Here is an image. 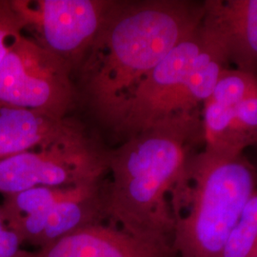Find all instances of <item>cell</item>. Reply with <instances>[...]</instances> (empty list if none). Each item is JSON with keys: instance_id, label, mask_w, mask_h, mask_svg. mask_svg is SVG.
Instances as JSON below:
<instances>
[{"instance_id": "obj_1", "label": "cell", "mask_w": 257, "mask_h": 257, "mask_svg": "<svg viewBox=\"0 0 257 257\" xmlns=\"http://www.w3.org/2000/svg\"><path fill=\"white\" fill-rule=\"evenodd\" d=\"M203 17L204 1H112L77 66L93 113L105 122L135 85L197 31Z\"/></svg>"}, {"instance_id": "obj_2", "label": "cell", "mask_w": 257, "mask_h": 257, "mask_svg": "<svg viewBox=\"0 0 257 257\" xmlns=\"http://www.w3.org/2000/svg\"><path fill=\"white\" fill-rule=\"evenodd\" d=\"M203 147L199 109L158 123L108 150L107 222L172 248L175 220L170 194L189 158Z\"/></svg>"}, {"instance_id": "obj_3", "label": "cell", "mask_w": 257, "mask_h": 257, "mask_svg": "<svg viewBox=\"0 0 257 257\" xmlns=\"http://www.w3.org/2000/svg\"><path fill=\"white\" fill-rule=\"evenodd\" d=\"M256 185L257 169L244 154L194 153L170 194L175 256L220 257Z\"/></svg>"}, {"instance_id": "obj_4", "label": "cell", "mask_w": 257, "mask_h": 257, "mask_svg": "<svg viewBox=\"0 0 257 257\" xmlns=\"http://www.w3.org/2000/svg\"><path fill=\"white\" fill-rule=\"evenodd\" d=\"M228 65L200 25L120 99L104 123L125 140L199 110Z\"/></svg>"}, {"instance_id": "obj_5", "label": "cell", "mask_w": 257, "mask_h": 257, "mask_svg": "<svg viewBox=\"0 0 257 257\" xmlns=\"http://www.w3.org/2000/svg\"><path fill=\"white\" fill-rule=\"evenodd\" d=\"M106 184L37 187L3 195L0 210L23 244L38 249L85 227L107 222Z\"/></svg>"}, {"instance_id": "obj_6", "label": "cell", "mask_w": 257, "mask_h": 257, "mask_svg": "<svg viewBox=\"0 0 257 257\" xmlns=\"http://www.w3.org/2000/svg\"><path fill=\"white\" fill-rule=\"evenodd\" d=\"M73 70L34 38L19 34L0 66V106L67 117L79 97Z\"/></svg>"}, {"instance_id": "obj_7", "label": "cell", "mask_w": 257, "mask_h": 257, "mask_svg": "<svg viewBox=\"0 0 257 257\" xmlns=\"http://www.w3.org/2000/svg\"><path fill=\"white\" fill-rule=\"evenodd\" d=\"M108 175V150L92 138L24 152L0 161V193L37 187H72Z\"/></svg>"}, {"instance_id": "obj_8", "label": "cell", "mask_w": 257, "mask_h": 257, "mask_svg": "<svg viewBox=\"0 0 257 257\" xmlns=\"http://www.w3.org/2000/svg\"><path fill=\"white\" fill-rule=\"evenodd\" d=\"M35 40L73 68L99 32L112 0H11Z\"/></svg>"}, {"instance_id": "obj_9", "label": "cell", "mask_w": 257, "mask_h": 257, "mask_svg": "<svg viewBox=\"0 0 257 257\" xmlns=\"http://www.w3.org/2000/svg\"><path fill=\"white\" fill-rule=\"evenodd\" d=\"M204 148L240 155L257 145V74L225 68L201 106Z\"/></svg>"}, {"instance_id": "obj_10", "label": "cell", "mask_w": 257, "mask_h": 257, "mask_svg": "<svg viewBox=\"0 0 257 257\" xmlns=\"http://www.w3.org/2000/svg\"><path fill=\"white\" fill-rule=\"evenodd\" d=\"M201 27L229 64L257 74V0H204Z\"/></svg>"}, {"instance_id": "obj_11", "label": "cell", "mask_w": 257, "mask_h": 257, "mask_svg": "<svg viewBox=\"0 0 257 257\" xmlns=\"http://www.w3.org/2000/svg\"><path fill=\"white\" fill-rule=\"evenodd\" d=\"M85 126L37 110L0 106V161L37 149L88 139Z\"/></svg>"}, {"instance_id": "obj_12", "label": "cell", "mask_w": 257, "mask_h": 257, "mask_svg": "<svg viewBox=\"0 0 257 257\" xmlns=\"http://www.w3.org/2000/svg\"><path fill=\"white\" fill-rule=\"evenodd\" d=\"M173 248L152 243L103 222L34 251V257H174Z\"/></svg>"}, {"instance_id": "obj_13", "label": "cell", "mask_w": 257, "mask_h": 257, "mask_svg": "<svg viewBox=\"0 0 257 257\" xmlns=\"http://www.w3.org/2000/svg\"><path fill=\"white\" fill-rule=\"evenodd\" d=\"M220 257H257V185L231 230Z\"/></svg>"}, {"instance_id": "obj_14", "label": "cell", "mask_w": 257, "mask_h": 257, "mask_svg": "<svg viewBox=\"0 0 257 257\" xmlns=\"http://www.w3.org/2000/svg\"><path fill=\"white\" fill-rule=\"evenodd\" d=\"M25 30V24L11 0H0V66L9 52L13 39Z\"/></svg>"}, {"instance_id": "obj_15", "label": "cell", "mask_w": 257, "mask_h": 257, "mask_svg": "<svg viewBox=\"0 0 257 257\" xmlns=\"http://www.w3.org/2000/svg\"><path fill=\"white\" fill-rule=\"evenodd\" d=\"M23 242L12 230L0 210V257H34V251L23 248Z\"/></svg>"}]
</instances>
